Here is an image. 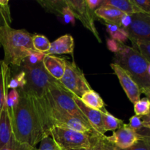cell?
Listing matches in <instances>:
<instances>
[{
	"label": "cell",
	"instance_id": "9a60e30c",
	"mask_svg": "<svg viewBox=\"0 0 150 150\" xmlns=\"http://www.w3.org/2000/svg\"><path fill=\"white\" fill-rule=\"evenodd\" d=\"M42 64L51 77L58 81L61 80L65 71V59L45 54L42 59Z\"/></svg>",
	"mask_w": 150,
	"mask_h": 150
},
{
	"label": "cell",
	"instance_id": "2e32d148",
	"mask_svg": "<svg viewBox=\"0 0 150 150\" xmlns=\"http://www.w3.org/2000/svg\"><path fill=\"white\" fill-rule=\"evenodd\" d=\"M74 51V39L70 35H64L51 43V48L45 54H73Z\"/></svg>",
	"mask_w": 150,
	"mask_h": 150
},
{
	"label": "cell",
	"instance_id": "1f68e13d",
	"mask_svg": "<svg viewBox=\"0 0 150 150\" xmlns=\"http://www.w3.org/2000/svg\"><path fill=\"white\" fill-rule=\"evenodd\" d=\"M20 95L17 89H11L7 95V105L10 110L13 109L18 103Z\"/></svg>",
	"mask_w": 150,
	"mask_h": 150
},
{
	"label": "cell",
	"instance_id": "5bb4252c",
	"mask_svg": "<svg viewBox=\"0 0 150 150\" xmlns=\"http://www.w3.org/2000/svg\"><path fill=\"white\" fill-rule=\"evenodd\" d=\"M13 136L11 114L7 105V98L4 100L0 114V149L9 143Z\"/></svg>",
	"mask_w": 150,
	"mask_h": 150
},
{
	"label": "cell",
	"instance_id": "7a4b0ae2",
	"mask_svg": "<svg viewBox=\"0 0 150 150\" xmlns=\"http://www.w3.org/2000/svg\"><path fill=\"white\" fill-rule=\"evenodd\" d=\"M33 35L24 29H16L10 26L0 27V46L4 50V62L7 65L20 67L34 49Z\"/></svg>",
	"mask_w": 150,
	"mask_h": 150
},
{
	"label": "cell",
	"instance_id": "30bf717a",
	"mask_svg": "<svg viewBox=\"0 0 150 150\" xmlns=\"http://www.w3.org/2000/svg\"><path fill=\"white\" fill-rule=\"evenodd\" d=\"M131 23L125 29L131 40H150V15L137 13L131 16Z\"/></svg>",
	"mask_w": 150,
	"mask_h": 150
},
{
	"label": "cell",
	"instance_id": "d6986e66",
	"mask_svg": "<svg viewBox=\"0 0 150 150\" xmlns=\"http://www.w3.org/2000/svg\"><path fill=\"white\" fill-rule=\"evenodd\" d=\"M94 145L105 150H150V145L142 139L127 149H120L107 142L104 139V136H100L97 134L94 135Z\"/></svg>",
	"mask_w": 150,
	"mask_h": 150
},
{
	"label": "cell",
	"instance_id": "ffe728a7",
	"mask_svg": "<svg viewBox=\"0 0 150 150\" xmlns=\"http://www.w3.org/2000/svg\"><path fill=\"white\" fill-rule=\"evenodd\" d=\"M11 78L10 66L3 61L0 62V114L4 100L7 98L9 88L8 83Z\"/></svg>",
	"mask_w": 150,
	"mask_h": 150
},
{
	"label": "cell",
	"instance_id": "7c38bea8",
	"mask_svg": "<svg viewBox=\"0 0 150 150\" xmlns=\"http://www.w3.org/2000/svg\"><path fill=\"white\" fill-rule=\"evenodd\" d=\"M111 67L114 71V73L117 75L122 87L123 88L130 102L134 104L139 100L142 92L139 85L136 83L130 75L120 65L114 63H111Z\"/></svg>",
	"mask_w": 150,
	"mask_h": 150
},
{
	"label": "cell",
	"instance_id": "3957f363",
	"mask_svg": "<svg viewBox=\"0 0 150 150\" xmlns=\"http://www.w3.org/2000/svg\"><path fill=\"white\" fill-rule=\"evenodd\" d=\"M113 61L130 75L141 91L150 89V77L147 73L149 62L138 50L122 44L120 51L114 54Z\"/></svg>",
	"mask_w": 150,
	"mask_h": 150
},
{
	"label": "cell",
	"instance_id": "9c48e42d",
	"mask_svg": "<svg viewBox=\"0 0 150 150\" xmlns=\"http://www.w3.org/2000/svg\"><path fill=\"white\" fill-rule=\"evenodd\" d=\"M67 7L70 8L75 18L80 21L83 26L89 31L101 42V38L95 25V16L93 10H90L85 0H66Z\"/></svg>",
	"mask_w": 150,
	"mask_h": 150
},
{
	"label": "cell",
	"instance_id": "e0dca14e",
	"mask_svg": "<svg viewBox=\"0 0 150 150\" xmlns=\"http://www.w3.org/2000/svg\"><path fill=\"white\" fill-rule=\"evenodd\" d=\"M94 13L97 18L103 19L105 23L117 25L120 27H121L123 17L126 15L122 12L109 6H100L94 10Z\"/></svg>",
	"mask_w": 150,
	"mask_h": 150
},
{
	"label": "cell",
	"instance_id": "d590c367",
	"mask_svg": "<svg viewBox=\"0 0 150 150\" xmlns=\"http://www.w3.org/2000/svg\"><path fill=\"white\" fill-rule=\"evenodd\" d=\"M138 134L140 136V139L144 141L146 143H148L150 145V130L143 127L141 130L137 132Z\"/></svg>",
	"mask_w": 150,
	"mask_h": 150
},
{
	"label": "cell",
	"instance_id": "8992f818",
	"mask_svg": "<svg viewBox=\"0 0 150 150\" xmlns=\"http://www.w3.org/2000/svg\"><path fill=\"white\" fill-rule=\"evenodd\" d=\"M50 136L60 150H93L94 135L53 126Z\"/></svg>",
	"mask_w": 150,
	"mask_h": 150
},
{
	"label": "cell",
	"instance_id": "60d3db41",
	"mask_svg": "<svg viewBox=\"0 0 150 150\" xmlns=\"http://www.w3.org/2000/svg\"><path fill=\"white\" fill-rule=\"evenodd\" d=\"M147 73H148V75H149V76L150 77V63H149V65H148V67H147Z\"/></svg>",
	"mask_w": 150,
	"mask_h": 150
},
{
	"label": "cell",
	"instance_id": "ac0fdd59",
	"mask_svg": "<svg viewBox=\"0 0 150 150\" xmlns=\"http://www.w3.org/2000/svg\"><path fill=\"white\" fill-rule=\"evenodd\" d=\"M100 6L112 7L129 16L143 13L142 10L133 2V0H103Z\"/></svg>",
	"mask_w": 150,
	"mask_h": 150
},
{
	"label": "cell",
	"instance_id": "f546056e",
	"mask_svg": "<svg viewBox=\"0 0 150 150\" xmlns=\"http://www.w3.org/2000/svg\"><path fill=\"white\" fill-rule=\"evenodd\" d=\"M0 150H37V148L33 147L27 144L21 143L18 142L13 135L9 143L4 147L0 149Z\"/></svg>",
	"mask_w": 150,
	"mask_h": 150
},
{
	"label": "cell",
	"instance_id": "5b68a950",
	"mask_svg": "<svg viewBox=\"0 0 150 150\" xmlns=\"http://www.w3.org/2000/svg\"><path fill=\"white\" fill-rule=\"evenodd\" d=\"M41 100L48 117L50 128L53 126H57L81 133L96 134L89 124L70 115L54 105L48 95H45L43 98H41Z\"/></svg>",
	"mask_w": 150,
	"mask_h": 150
},
{
	"label": "cell",
	"instance_id": "277c9868",
	"mask_svg": "<svg viewBox=\"0 0 150 150\" xmlns=\"http://www.w3.org/2000/svg\"><path fill=\"white\" fill-rule=\"evenodd\" d=\"M19 67L25 73L26 82L23 89L17 90L26 95L41 99L51 86L59 83L45 70L42 62L32 64L26 59Z\"/></svg>",
	"mask_w": 150,
	"mask_h": 150
},
{
	"label": "cell",
	"instance_id": "8d00e7d4",
	"mask_svg": "<svg viewBox=\"0 0 150 150\" xmlns=\"http://www.w3.org/2000/svg\"><path fill=\"white\" fill-rule=\"evenodd\" d=\"M89 8L92 10H95L97 8L100 7L103 0H85Z\"/></svg>",
	"mask_w": 150,
	"mask_h": 150
},
{
	"label": "cell",
	"instance_id": "cb8c5ba5",
	"mask_svg": "<svg viewBox=\"0 0 150 150\" xmlns=\"http://www.w3.org/2000/svg\"><path fill=\"white\" fill-rule=\"evenodd\" d=\"M107 31L111 35L113 40L120 42V43H124L127 39H128V34L126 32L125 29L123 28L120 27L114 24L111 23H105Z\"/></svg>",
	"mask_w": 150,
	"mask_h": 150
},
{
	"label": "cell",
	"instance_id": "8fae6325",
	"mask_svg": "<svg viewBox=\"0 0 150 150\" xmlns=\"http://www.w3.org/2000/svg\"><path fill=\"white\" fill-rule=\"evenodd\" d=\"M104 139L116 147L127 149L136 144L139 140V135L129 127L128 124H123L118 130L113 132L112 136H105Z\"/></svg>",
	"mask_w": 150,
	"mask_h": 150
},
{
	"label": "cell",
	"instance_id": "6da1fadb",
	"mask_svg": "<svg viewBox=\"0 0 150 150\" xmlns=\"http://www.w3.org/2000/svg\"><path fill=\"white\" fill-rule=\"evenodd\" d=\"M18 92V103L10 110L13 135L18 142L36 147L43 138L50 136L48 117L42 100Z\"/></svg>",
	"mask_w": 150,
	"mask_h": 150
},
{
	"label": "cell",
	"instance_id": "b9f144b4",
	"mask_svg": "<svg viewBox=\"0 0 150 150\" xmlns=\"http://www.w3.org/2000/svg\"><path fill=\"white\" fill-rule=\"evenodd\" d=\"M0 62H1V61H0Z\"/></svg>",
	"mask_w": 150,
	"mask_h": 150
},
{
	"label": "cell",
	"instance_id": "d6a6232c",
	"mask_svg": "<svg viewBox=\"0 0 150 150\" xmlns=\"http://www.w3.org/2000/svg\"><path fill=\"white\" fill-rule=\"evenodd\" d=\"M129 127L136 131V133L139 132V130H142L143 128V124H142V117H139V116L134 115L131 117L129 120Z\"/></svg>",
	"mask_w": 150,
	"mask_h": 150
},
{
	"label": "cell",
	"instance_id": "4316f807",
	"mask_svg": "<svg viewBox=\"0 0 150 150\" xmlns=\"http://www.w3.org/2000/svg\"><path fill=\"white\" fill-rule=\"evenodd\" d=\"M133 48L140 52V54L150 63V40H131Z\"/></svg>",
	"mask_w": 150,
	"mask_h": 150
},
{
	"label": "cell",
	"instance_id": "52a82bcc",
	"mask_svg": "<svg viewBox=\"0 0 150 150\" xmlns=\"http://www.w3.org/2000/svg\"><path fill=\"white\" fill-rule=\"evenodd\" d=\"M59 82L66 90L79 98L92 89L83 71L75 62L67 59H65L64 74Z\"/></svg>",
	"mask_w": 150,
	"mask_h": 150
},
{
	"label": "cell",
	"instance_id": "f1b7e54d",
	"mask_svg": "<svg viewBox=\"0 0 150 150\" xmlns=\"http://www.w3.org/2000/svg\"><path fill=\"white\" fill-rule=\"evenodd\" d=\"M26 76L25 73L21 70L18 74H16L14 77L10 78V80L8 83V88L11 89H23L26 85Z\"/></svg>",
	"mask_w": 150,
	"mask_h": 150
},
{
	"label": "cell",
	"instance_id": "ba28073f",
	"mask_svg": "<svg viewBox=\"0 0 150 150\" xmlns=\"http://www.w3.org/2000/svg\"><path fill=\"white\" fill-rule=\"evenodd\" d=\"M48 96L51 98L54 105L63 111H66L70 115L81 120L87 124L86 119L80 111L73 99V95L66 90L59 82L57 84L51 86L47 93Z\"/></svg>",
	"mask_w": 150,
	"mask_h": 150
},
{
	"label": "cell",
	"instance_id": "484cf974",
	"mask_svg": "<svg viewBox=\"0 0 150 150\" xmlns=\"http://www.w3.org/2000/svg\"><path fill=\"white\" fill-rule=\"evenodd\" d=\"M11 23L12 18L9 1L0 0V27L10 26Z\"/></svg>",
	"mask_w": 150,
	"mask_h": 150
},
{
	"label": "cell",
	"instance_id": "83f0119b",
	"mask_svg": "<svg viewBox=\"0 0 150 150\" xmlns=\"http://www.w3.org/2000/svg\"><path fill=\"white\" fill-rule=\"evenodd\" d=\"M134 111L136 116L144 117L150 111V100L147 98L140 99L134 103Z\"/></svg>",
	"mask_w": 150,
	"mask_h": 150
},
{
	"label": "cell",
	"instance_id": "e575fe53",
	"mask_svg": "<svg viewBox=\"0 0 150 150\" xmlns=\"http://www.w3.org/2000/svg\"><path fill=\"white\" fill-rule=\"evenodd\" d=\"M124 43H120L117 41L114 40L113 39H108L107 40V47L111 51L114 52V54L118 52L121 48L122 45Z\"/></svg>",
	"mask_w": 150,
	"mask_h": 150
},
{
	"label": "cell",
	"instance_id": "4fadbf2b",
	"mask_svg": "<svg viewBox=\"0 0 150 150\" xmlns=\"http://www.w3.org/2000/svg\"><path fill=\"white\" fill-rule=\"evenodd\" d=\"M73 99L80 111L86 119L89 125L95 133L100 136H105L103 125V112L98 110L92 109L81 102L80 98L73 95Z\"/></svg>",
	"mask_w": 150,
	"mask_h": 150
},
{
	"label": "cell",
	"instance_id": "ab89813d",
	"mask_svg": "<svg viewBox=\"0 0 150 150\" xmlns=\"http://www.w3.org/2000/svg\"><path fill=\"white\" fill-rule=\"evenodd\" d=\"M93 150H105V149H102V148H100V147H98V146H96L94 145Z\"/></svg>",
	"mask_w": 150,
	"mask_h": 150
},
{
	"label": "cell",
	"instance_id": "603a6c76",
	"mask_svg": "<svg viewBox=\"0 0 150 150\" xmlns=\"http://www.w3.org/2000/svg\"><path fill=\"white\" fill-rule=\"evenodd\" d=\"M103 112V125L105 133L108 131H116L123 124V120H120L110 114L107 110L104 109Z\"/></svg>",
	"mask_w": 150,
	"mask_h": 150
},
{
	"label": "cell",
	"instance_id": "4dcf8cb0",
	"mask_svg": "<svg viewBox=\"0 0 150 150\" xmlns=\"http://www.w3.org/2000/svg\"><path fill=\"white\" fill-rule=\"evenodd\" d=\"M37 150H60V149L55 143L53 138L51 136H48L42 139L40 147Z\"/></svg>",
	"mask_w": 150,
	"mask_h": 150
},
{
	"label": "cell",
	"instance_id": "44dd1931",
	"mask_svg": "<svg viewBox=\"0 0 150 150\" xmlns=\"http://www.w3.org/2000/svg\"><path fill=\"white\" fill-rule=\"evenodd\" d=\"M38 2L48 13L62 17L68 9L66 0H38Z\"/></svg>",
	"mask_w": 150,
	"mask_h": 150
},
{
	"label": "cell",
	"instance_id": "74e56055",
	"mask_svg": "<svg viewBox=\"0 0 150 150\" xmlns=\"http://www.w3.org/2000/svg\"><path fill=\"white\" fill-rule=\"evenodd\" d=\"M142 124H143V127L150 130V111L147 115L142 117Z\"/></svg>",
	"mask_w": 150,
	"mask_h": 150
},
{
	"label": "cell",
	"instance_id": "d4e9b609",
	"mask_svg": "<svg viewBox=\"0 0 150 150\" xmlns=\"http://www.w3.org/2000/svg\"><path fill=\"white\" fill-rule=\"evenodd\" d=\"M34 49L42 54H46L51 48V42L48 38L42 35H35L32 37Z\"/></svg>",
	"mask_w": 150,
	"mask_h": 150
},
{
	"label": "cell",
	"instance_id": "7402d4cb",
	"mask_svg": "<svg viewBox=\"0 0 150 150\" xmlns=\"http://www.w3.org/2000/svg\"><path fill=\"white\" fill-rule=\"evenodd\" d=\"M80 100L84 105L92 109L100 111L105 109V105L103 100L98 92L92 89L85 92L80 98Z\"/></svg>",
	"mask_w": 150,
	"mask_h": 150
},
{
	"label": "cell",
	"instance_id": "836d02e7",
	"mask_svg": "<svg viewBox=\"0 0 150 150\" xmlns=\"http://www.w3.org/2000/svg\"><path fill=\"white\" fill-rule=\"evenodd\" d=\"M133 1L142 10L143 13L150 15V0H133Z\"/></svg>",
	"mask_w": 150,
	"mask_h": 150
},
{
	"label": "cell",
	"instance_id": "f35d334b",
	"mask_svg": "<svg viewBox=\"0 0 150 150\" xmlns=\"http://www.w3.org/2000/svg\"><path fill=\"white\" fill-rule=\"evenodd\" d=\"M141 92H142V93L144 94V95L146 96V98H147L150 100V89H143V90H142Z\"/></svg>",
	"mask_w": 150,
	"mask_h": 150
}]
</instances>
